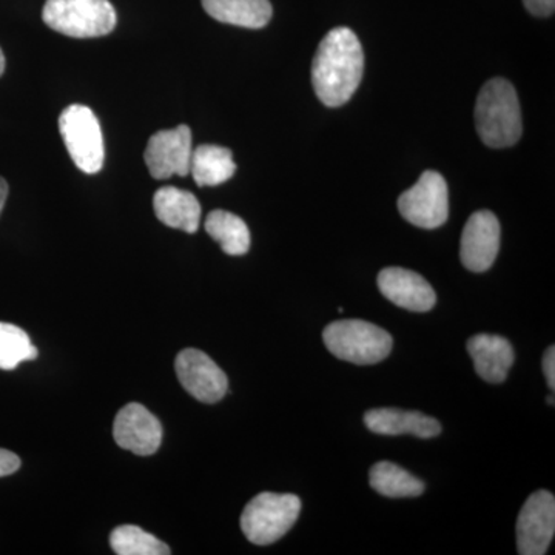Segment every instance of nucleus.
<instances>
[{"label": "nucleus", "mask_w": 555, "mask_h": 555, "mask_svg": "<svg viewBox=\"0 0 555 555\" xmlns=\"http://www.w3.org/2000/svg\"><path fill=\"white\" fill-rule=\"evenodd\" d=\"M476 126L488 147L505 149L517 144L524 131L520 102L513 83L506 79L489 80L477 98Z\"/></svg>", "instance_id": "nucleus-2"}, {"label": "nucleus", "mask_w": 555, "mask_h": 555, "mask_svg": "<svg viewBox=\"0 0 555 555\" xmlns=\"http://www.w3.org/2000/svg\"><path fill=\"white\" fill-rule=\"evenodd\" d=\"M364 425L371 433L389 437L411 434L418 438H434L441 433L440 423L433 416L392 408L372 409L366 412Z\"/></svg>", "instance_id": "nucleus-14"}, {"label": "nucleus", "mask_w": 555, "mask_h": 555, "mask_svg": "<svg viewBox=\"0 0 555 555\" xmlns=\"http://www.w3.org/2000/svg\"><path fill=\"white\" fill-rule=\"evenodd\" d=\"M378 287L390 302L411 312H429L437 302L433 286L425 278L412 270L401 268L382 270L378 275Z\"/></svg>", "instance_id": "nucleus-13"}, {"label": "nucleus", "mask_w": 555, "mask_h": 555, "mask_svg": "<svg viewBox=\"0 0 555 555\" xmlns=\"http://www.w3.org/2000/svg\"><path fill=\"white\" fill-rule=\"evenodd\" d=\"M543 372H545L547 386H550L551 389H554V386H555V349H554V346H551L550 349L546 350L545 358H543Z\"/></svg>", "instance_id": "nucleus-25"}, {"label": "nucleus", "mask_w": 555, "mask_h": 555, "mask_svg": "<svg viewBox=\"0 0 555 555\" xmlns=\"http://www.w3.org/2000/svg\"><path fill=\"white\" fill-rule=\"evenodd\" d=\"M372 489L378 494L389 496V499H408V496H418L425 492L426 486L420 478L412 476L403 467L396 463L379 462L371 469Z\"/></svg>", "instance_id": "nucleus-20"}, {"label": "nucleus", "mask_w": 555, "mask_h": 555, "mask_svg": "<svg viewBox=\"0 0 555 555\" xmlns=\"http://www.w3.org/2000/svg\"><path fill=\"white\" fill-rule=\"evenodd\" d=\"M7 198H9V184H7L5 179L0 178V214H2Z\"/></svg>", "instance_id": "nucleus-26"}, {"label": "nucleus", "mask_w": 555, "mask_h": 555, "mask_svg": "<svg viewBox=\"0 0 555 555\" xmlns=\"http://www.w3.org/2000/svg\"><path fill=\"white\" fill-rule=\"evenodd\" d=\"M192 131L188 126L163 130L150 138L144 158L150 175L155 179L188 177L192 160Z\"/></svg>", "instance_id": "nucleus-10"}, {"label": "nucleus", "mask_w": 555, "mask_h": 555, "mask_svg": "<svg viewBox=\"0 0 555 555\" xmlns=\"http://www.w3.org/2000/svg\"><path fill=\"white\" fill-rule=\"evenodd\" d=\"M43 22L69 38H101L115 30L116 11L108 0H47Z\"/></svg>", "instance_id": "nucleus-5"}, {"label": "nucleus", "mask_w": 555, "mask_h": 555, "mask_svg": "<svg viewBox=\"0 0 555 555\" xmlns=\"http://www.w3.org/2000/svg\"><path fill=\"white\" fill-rule=\"evenodd\" d=\"M301 513V500L294 494L262 492L244 507L241 529L254 545H272L294 528Z\"/></svg>", "instance_id": "nucleus-4"}, {"label": "nucleus", "mask_w": 555, "mask_h": 555, "mask_svg": "<svg viewBox=\"0 0 555 555\" xmlns=\"http://www.w3.org/2000/svg\"><path fill=\"white\" fill-rule=\"evenodd\" d=\"M206 232L230 257L246 255L250 248V232L246 222L230 211H211L206 219Z\"/></svg>", "instance_id": "nucleus-19"}, {"label": "nucleus", "mask_w": 555, "mask_h": 555, "mask_svg": "<svg viewBox=\"0 0 555 555\" xmlns=\"http://www.w3.org/2000/svg\"><path fill=\"white\" fill-rule=\"evenodd\" d=\"M323 339L332 356L358 366L377 364L392 350V337L385 328L363 320L335 321L324 328Z\"/></svg>", "instance_id": "nucleus-3"}, {"label": "nucleus", "mask_w": 555, "mask_h": 555, "mask_svg": "<svg viewBox=\"0 0 555 555\" xmlns=\"http://www.w3.org/2000/svg\"><path fill=\"white\" fill-rule=\"evenodd\" d=\"M547 403H550V404H551V406H553V404H554V398H553V397L547 398Z\"/></svg>", "instance_id": "nucleus-28"}, {"label": "nucleus", "mask_w": 555, "mask_h": 555, "mask_svg": "<svg viewBox=\"0 0 555 555\" xmlns=\"http://www.w3.org/2000/svg\"><path fill=\"white\" fill-rule=\"evenodd\" d=\"M21 459L7 449H0V477L11 476L20 470Z\"/></svg>", "instance_id": "nucleus-23"}, {"label": "nucleus", "mask_w": 555, "mask_h": 555, "mask_svg": "<svg viewBox=\"0 0 555 555\" xmlns=\"http://www.w3.org/2000/svg\"><path fill=\"white\" fill-rule=\"evenodd\" d=\"M500 222L489 210L476 211L467 219L460 244V259L470 272H486L494 264L500 250Z\"/></svg>", "instance_id": "nucleus-11"}, {"label": "nucleus", "mask_w": 555, "mask_h": 555, "mask_svg": "<svg viewBox=\"0 0 555 555\" xmlns=\"http://www.w3.org/2000/svg\"><path fill=\"white\" fill-rule=\"evenodd\" d=\"M401 217L420 229H438L448 221L449 192L444 178L425 171L418 182L398 198Z\"/></svg>", "instance_id": "nucleus-7"}, {"label": "nucleus", "mask_w": 555, "mask_h": 555, "mask_svg": "<svg viewBox=\"0 0 555 555\" xmlns=\"http://www.w3.org/2000/svg\"><path fill=\"white\" fill-rule=\"evenodd\" d=\"M163 425L139 403L124 406L113 423V437L120 448L137 455H152L163 443Z\"/></svg>", "instance_id": "nucleus-12"}, {"label": "nucleus", "mask_w": 555, "mask_h": 555, "mask_svg": "<svg viewBox=\"0 0 555 555\" xmlns=\"http://www.w3.org/2000/svg\"><path fill=\"white\" fill-rule=\"evenodd\" d=\"M364 72V53L356 33L347 27L328 31L318 47L312 64V83L318 100L339 107L356 94Z\"/></svg>", "instance_id": "nucleus-1"}, {"label": "nucleus", "mask_w": 555, "mask_h": 555, "mask_svg": "<svg viewBox=\"0 0 555 555\" xmlns=\"http://www.w3.org/2000/svg\"><path fill=\"white\" fill-rule=\"evenodd\" d=\"M235 170L236 164L229 149L206 144L193 150L190 173L199 188L224 184Z\"/></svg>", "instance_id": "nucleus-18"}, {"label": "nucleus", "mask_w": 555, "mask_h": 555, "mask_svg": "<svg viewBox=\"0 0 555 555\" xmlns=\"http://www.w3.org/2000/svg\"><path fill=\"white\" fill-rule=\"evenodd\" d=\"M60 130L73 163L83 173L94 175L104 166V138L100 120L86 105H69L62 112Z\"/></svg>", "instance_id": "nucleus-6"}, {"label": "nucleus", "mask_w": 555, "mask_h": 555, "mask_svg": "<svg viewBox=\"0 0 555 555\" xmlns=\"http://www.w3.org/2000/svg\"><path fill=\"white\" fill-rule=\"evenodd\" d=\"M38 353L27 332L14 324L0 323V369L13 371L22 361L36 360Z\"/></svg>", "instance_id": "nucleus-22"}, {"label": "nucleus", "mask_w": 555, "mask_h": 555, "mask_svg": "<svg viewBox=\"0 0 555 555\" xmlns=\"http://www.w3.org/2000/svg\"><path fill=\"white\" fill-rule=\"evenodd\" d=\"M156 217L167 228L195 233L199 229L201 204L193 193L177 188H163L153 198Z\"/></svg>", "instance_id": "nucleus-16"}, {"label": "nucleus", "mask_w": 555, "mask_h": 555, "mask_svg": "<svg viewBox=\"0 0 555 555\" xmlns=\"http://www.w3.org/2000/svg\"><path fill=\"white\" fill-rule=\"evenodd\" d=\"M555 532V499L550 491H537L526 500L517 520V547L521 555H543Z\"/></svg>", "instance_id": "nucleus-9"}, {"label": "nucleus", "mask_w": 555, "mask_h": 555, "mask_svg": "<svg viewBox=\"0 0 555 555\" xmlns=\"http://www.w3.org/2000/svg\"><path fill=\"white\" fill-rule=\"evenodd\" d=\"M526 10L539 17H547L554 13L555 0H524Z\"/></svg>", "instance_id": "nucleus-24"}, {"label": "nucleus", "mask_w": 555, "mask_h": 555, "mask_svg": "<svg viewBox=\"0 0 555 555\" xmlns=\"http://www.w3.org/2000/svg\"><path fill=\"white\" fill-rule=\"evenodd\" d=\"M109 545L118 555L170 554V547L166 543L133 525L118 526L109 535Z\"/></svg>", "instance_id": "nucleus-21"}, {"label": "nucleus", "mask_w": 555, "mask_h": 555, "mask_svg": "<svg viewBox=\"0 0 555 555\" xmlns=\"http://www.w3.org/2000/svg\"><path fill=\"white\" fill-rule=\"evenodd\" d=\"M5 72V56H3V51L0 50V76Z\"/></svg>", "instance_id": "nucleus-27"}, {"label": "nucleus", "mask_w": 555, "mask_h": 555, "mask_svg": "<svg viewBox=\"0 0 555 555\" xmlns=\"http://www.w3.org/2000/svg\"><path fill=\"white\" fill-rule=\"evenodd\" d=\"M175 369L179 383L201 403H218L228 393V375L203 350H181L175 360Z\"/></svg>", "instance_id": "nucleus-8"}, {"label": "nucleus", "mask_w": 555, "mask_h": 555, "mask_svg": "<svg viewBox=\"0 0 555 555\" xmlns=\"http://www.w3.org/2000/svg\"><path fill=\"white\" fill-rule=\"evenodd\" d=\"M208 16L222 24L243 28H264L272 20L269 0H203Z\"/></svg>", "instance_id": "nucleus-17"}, {"label": "nucleus", "mask_w": 555, "mask_h": 555, "mask_svg": "<svg viewBox=\"0 0 555 555\" xmlns=\"http://www.w3.org/2000/svg\"><path fill=\"white\" fill-rule=\"evenodd\" d=\"M467 352L473 358L474 369L485 382L503 383L513 367V346L499 335H476L467 341Z\"/></svg>", "instance_id": "nucleus-15"}]
</instances>
